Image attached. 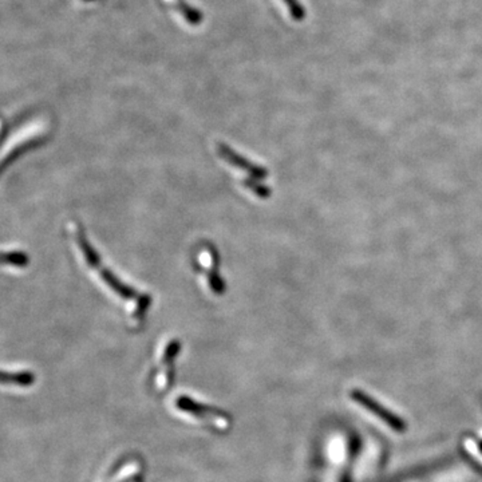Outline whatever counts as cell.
<instances>
[{
    "label": "cell",
    "instance_id": "cell-1",
    "mask_svg": "<svg viewBox=\"0 0 482 482\" xmlns=\"http://www.w3.org/2000/svg\"><path fill=\"white\" fill-rule=\"evenodd\" d=\"M172 407L181 420L213 432L224 433L231 426L227 413L189 396H178L172 402Z\"/></svg>",
    "mask_w": 482,
    "mask_h": 482
},
{
    "label": "cell",
    "instance_id": "cell-4",
    "mask_svg": "<svg viewBox=\"0 0 482 482\" xmlns=\"http://www.w3.org/2000/svg\"><path fill=\"white\" fill-rule=\"evenodd\" d=\"M144 469L137 460L126 461L111 469L100 482H142Z\"/></svg>",
    "mask_w": 482,
    "mask_h": 482
},
{
    "label": "cell",
    "instance_id": "cell-5",
    "mask_svg": "<svg viewBox=\"0 0 482 482\" xmlns=\"http://www.w3.org/2000/svg\"><path fill=\"white\" fill-rule=\"evenodd\" d=\"M167 1L173 8H176L189 23L197 24V23H200V21H201L200 12H197L194 8H190L184 0H167Z\"/></svg>",
    "mask_w": 482,
    "mask_h": 482
},
{
    "label": "cell",
    "instance_id": "cell-3",
    "mask_svg": "<svg viewBox=\"0 0 482 482\" xmlns=\"http://www.w3.org/2000/svg\"><path fill=\"white\" fill-rule=\"evenodd\" d=\"M353 399H355L358 405L363 411H367L370 416L377 417V420L382 423H386L391 430H397L396 427H400V422L398 417H396L391 411L383 407L378 400L371 398V396H367L364 393H353Z\"/></svg>",
    "mask_w": 482,
    "mask_h": 482
},
{
    "label": "cell",
    "instance_id": "cell-6",
    "mask_svg": "<svg viewBox=\"0 0 482 482\" xmlns=\"http://www.w3.org/2000/svg\"><path fill=\"white\" fill-rule=\"evenodd\" d=\"M34 374L26 373V371H18V373H4L3 374V384H11V386H18L24 387L28 386L34 382Z\"/></svg>",
    "mask_w": 482,
    "mask_h": 482
},
{
    "label": "cell",
    "instance_id": "cell-2",
    "mask_svg": "<svg viewBox=\"0 0 482 482\" xmlns=\"http://www.w3.org/2000/svg\"><path fill=\"white\" fill-rule=\"evenodd\" d=\"M178 353V343L177 342H170L168 346L164 349L163 357L158 359V366H157V373L154 384L158 391H165L170 387V383L173 382V366H174V359Z\"/></svg>",
    "mask_w": 482,
    "mask_h": 482
}]
</instances>
